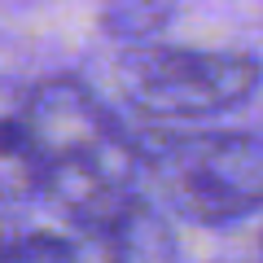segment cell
I'll return each mask as SVG.
<instances>
[{"label": "cell", "mask_w": 263, "mask_h": 263, "mask_svg": "<svg viewBox=\"0 0 263 263\" xmlns=\"http://www.w3.org/2000/svg\"><path fill=\"white\" fill-rule=\"evenodd\" d=\"M145 145L79 79H44L5 119V184L57 206L79 233H123L145 215Z\"/></svg>", "instance_id": "cell-1"}, {"label": "cell", "mask_w": 263, "mask_h": 263, "mask_svg": "<svg viewBox=\"0 0 263 263\" xmlns=\"http://www.w3.org/2000/svg\"><path fill=\"white\" fill-rule=\"evenodd\" d=\"M141 145L149 180L162 189L176 215L215 228L263 211V136L197 132V136H158Z\"/></svg>", "instance_id": "cell-2"}, {"label": "cell", "mask_w": 263, "mask_h": 263, "mask_svg": "<svg viewBox=\"0 0 263 263\" xmlns=\"http://www.w3.org/2000/svg\"><path fill=\"white\" fill-rule=\"evenodd\" d=\"M119 88L132 110L162 123H197L246 105L263 88V62L233 48L141 44L119 62Z\"/></svg>", "instance_id": "cell-3"}, {"label": "cell", "mask_w": 263, "mask_h": 263, "mask_svg": "<svg viewBox=\"0 0 263 263\" xmlns=\"http://www.w3.org/2000/svg\"><path fill=\"white\" fill-rule=\"evenodd\" d=\"M176 13V0H105L101 22L110 35L127 40V48L149 44L154 31L167 27V18Z\"/></svg>", "instance_id": "cell-4"}, {"label": "cell", "mask_w": 263, "mask_h": 263, "mask_svg": "<svg viewBox=\"0 0 263 263\" xmlns=\"http://www.w3.org/2000/svg\"><path fill=\"white\" fill-rule=\"evenodd\" d=\"M5 263H84V259H79L75 241L35 228V233H22L5 246Z\"/></svg>", "instance_id": "cell-5"}, {"label": "cell", "mask_w": 263, "mask_h": 263, "mask_svg": "<svg viewBox=\"0 0 263 263\" xmlns=\"http://www.w3.org/2000/svg\"><path fill=\"white\" fill-rule=\"evenodd\" d=\"M259 263H263V259H259Z\"/></svg>", "instance_id": "cell-6"}]
</instances>
